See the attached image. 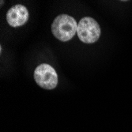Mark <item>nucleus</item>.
<instances>
[{
	"label": "nucleus",
	"mask_w": 132,
	"mask_h": 132,
	"mask_svg": "<svg viewBox=\"0 0 132 132\" xmlns=\"http://www.w3.org/2000/svg\"><path fill=\"white\" fill-rule=\"evenodd\" d=\"M78 29L76 20L68 14H59L52 24V32L54 37L62 42H67L75 37Z\"/></svg>",
	"instance_id": "f257e3e1"
},
{
	"label": "nucleus",
	"mask_w": 132,
	"mask_h": 132,
	"mask_svg": "<svg viewBox=\"0 0 132 132\" xmlns=\"http://www.w3.org/2000/svg\"><path fill=\"white\" fill-rule=\"evenodd\" d=\"M101 32L98 22L91 17H84L78 24V37L85 44L96 43L101 37Z\"/></svg>",
	"instance_id": "f03ea898"
},
{
	"label": "nucleus",
	"mask_w": 132,
	"mask_h": 132,
	"mask_svg": "<svg viewBox=\"0 0 132 132\" xmlns=\"http://www.w3.org/2000/svg\"><path fill=\"white\" fill-rule=\"evenodd\" d=\"M34 80L42 89L52 90L58 85V75L55 70L47 63L40 64L34 70Z\"/></svg>",
	"instance_id": "7ed1b4c3"
},
{
	"label": "nucleus",
	"mask_w": 132,
	"mask_h": 132,
	"mask_svg": "<svg viewBox=\"0 0 132 132\" xmlns=\"http://www.w3.org/2000/svg\"><path fill=\"white\" fill-rule=\"evenodd\" d=\"M6 18L10 26L18 28L27 23L29 18V13L24 5L17 4L8 10Z\"/></svg>",
	"instance_id": "20e7f679"
}]
</instances>
